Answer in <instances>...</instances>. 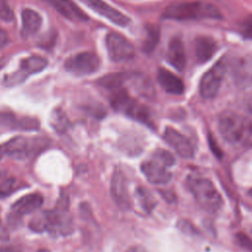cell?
Instances as JSON below:
<instances>
[{
	"instance_id": "obj_3",
	"label": "cell",
	"mask_w": 252,
	"mask_h": 252,
	"mask_svg": "<svg viewBox=\"0 0 252 252\" xmlns=\"http://www.w3.org/2000/svg\"><path fill=\"white\" fill-rule=\"evenodd\" d=\"M186 184L197 204L208 213L215 214L222 207V198L214 183L205 177L191 175Z\"/></svg>"
},
{
	"instance_id": "obj_31",
	"label": "cell",
	"mask_w": 252,
	"mask_h": 252,
	"mask_svg": "<svg viewBox=\"0 0 252 252\" xmlns=\"http://www.w3.org/2000/svg\"><path fill=\"white\" fill-rule=\"evenodd\" d=\"M177 225L180 228V230H182L184 233H190V234L197 233V229L194 227V225L186 220H180Z\"/></svg>"
},
{
	"instance_id": "obj_1",
	"label": "cell",
	"mask_w": 252,
	"mask_h": 252,
	"mask_svg": "<svg viewBox=\"0 0 252 252\" xmlns=\"http://www.w3.org/2000/svg\"><path fill=\"white\" fill-rule=\"evenodd\" d=\"M218 129L221 137L231 145L252 147V121L234 111H222L218 118Z\"/></svg>"
},
{
	"instance_id": "obj_34",
	"label": "cell",
	"mask_w": 252,
	"mask_h": 252,
	"mask_svg": "<svg viewBox=\"0 0 252 252\" xmlns=\"http://www.w3.org/2000/svg\"><path fill=\"white\" fill-rule=\"evenodd\" d=\"M126 252H148V251L141 246H133V247H130Z\"/></svg>"
},
{
	"instance_id": "obj_29",
	"label": "cell",
	"mask_w": 252,
	"mask_h": 252,
	"mask_svg": "<svg viewBox=\"0 0 252 252\" xmlns=\"http://www.w3.org/2000/svg\"><path fill=\"white\" fill-rule=\"evenodd\" d=\"M236 241L247 252H252V238H250L244 233H237Z\"/></svg>"
},
{
	"instance_id": "obj_15",
	"label": "cell",
	"mask_w": 252,
	"mask_h": 252,
	"mask_svg": "<svg viewBox=\"0 0 252 252\" xmlns=\"http://www.w3.org/2000/svg\"><path fill=\"white\" fill-rule=\"evenodd\" d=\"M43 204V197L39 193H32L18 199L11 207L14 215L20 217L34 213Z\"/></svg>"
},
{
	"instance_id": "obj_25",
	"label": "cell",
	"mask_w": 252,
	"mask_h": 252,
	"mask_svg": "<svg viewBox=\"0 0 252 252\" xmlns=\"http://www.w3.org/2000/svg\"><path fill=\"white\" fill-rule=\"evenodd\" d=\"M20 118L9 111H0V127L18 130Z\"/></svg>"
},
{
	"instance_id": "obj_6",
	"label": "cell",
	"mask_w": 252,
	"mask_h": 252,
	"mask_svg": "<svg viewBox=\"0 0 252 252\" xmlns=\"http://www.w3.org/2000/svg\"><path fill=\"white\" fill-rule=\"evenodd\" d=\"M42 145L40 141L32 140L24 136L14 137L0 144V154L12 157L18 159H24L35 153Z\"/></svg>"
},
{
	"instance_id": "obj_33",
	"label": "cell",
	"mask_w": 252,
	"mask_h": 252,
	"mask_svg": "<svg viewBox=\"0 0 252 252\" xmlns=\"http://www.w3.org/2000/svg\"><path fill=\"white\" fill-rule=\"evenodd\" d=\"M0 252H19V250L14 246H1Z\"/></svg>"
},
{
	"instance_id": "obj_30",
	"label": "cell",
	"mask_w": 252,
	"mask_h": 252,
	"mask_svg": "<svg viewBox=\"0 0 252 252\" xmlns=\"http://www.w3.org/2000/svg\"><path fill=\"white\" fill-rule=\"evenodd\" d=\"M241 32L245 38L252 39V16L248 17L242 24Z\"/></svg>"
},
{
	"instance_id": "obj_2",
	"label": "cell",
	"mask_w": 252,
	"mask_h": 252,
	"mask_svg": "<svg viewBox=\"0 0 252 252\" xmlns=\"http://www.w3.org/2000/svg\"><path fill=\"white\" fill-rule=\"evenodd\" d=\"M162 18L174 21L217 20L221 18V14L216 6L210 3L194 1L168 6L163 12Z\"/></svg>"
},
{
	"instance_id": "obj_21",
	"label": "cell",
	"mask_w": 252,
	"mask_h": 252,
	"mask_svg": "<svg viewBox=\"0 0 252 252\" xmlns=\"http://www.w3.org/2000/svg\"><path fill=\"white\" fill-rule=\"evenodd\" d=\"M127 76L126 74L123 73H111V74H107L103 77H101L98 81L97 84L107 90L113 91L115 89H119L122 88L123 84L126 82L127 80Z\"/></svg>"
},
{
	"instance_id": "obj_7",
	"label": "cell",
	"mask_w": 252,
	"mask_h": 252,
	"mask_svg": "<svg viewBox=\"0 0 252 252\" xmlns=\"http://www.w3.org/2000/svg\"><path fill=\"white\" fill-rule=\"evenodd\" d=\"M100 66V60L98 56L90 51L80 52L69 57L64 64V68L76 75V76H87L97 71Z\"/></svg>"
},
{
	"instance_id": "obj_12",
	"label": "cell",
	"mask_w": 252,
	"mask_h": 252,
	"mask_svg": "<svg viewBox=\"0 0 252 252\" xmlns=\"http://www.w3.org/2000/svg\"><path fill=\"white\" fill-rule=\"evenodd\" d=\"M231 76L235 86L247 89L252 86V56L245 54L239 56L233 63Z\"/></svg>"
},
{
	"instance_id": "obj_4",
	"label": "cell",
	"mask_w": 252,
	"mask_h": 252,
	"mask_svg": "<svg viewBox=\"0 0 252 252\" xmlns=\"http://www.w3.org/2000/svg\"><path fill=\"white\" fill-rule=\"evenodd\" d=\"M111 92L109 101L114 110L121 112L141 123L148 125L152 123L149 108L131 97L125 89L119 88Z\"/></svg>"
},
{
	"instance_id": "obj_9",
	"label": "cell",
	"mask_w": 252,
	"mask_h": 252,
	"mask_svg": "<svg viewBox=\"0 0 252 252\" xmlns=\"http://www.w3.org/2000/svg\"><path fill=\"white\" fill-rule=\"evenodd\" d=\"M46 66L47 61L41 56L32 55L27 57L21 62L20 67L16 72L5 77L4 85L7 87L19 85L24 82L30 75L42 71Z\"/></svg>"
},
{
	"instance_id": "obj_13",
	"label": "cell",
	"mask_w": 252,
	"mask_h": 252,
	"mask_svg": "<svg viewBox=\"0 0 252 252\" xmlns=\"http://www.w3.org/2000/svg\"><path fill=\"white\" fill-rule=\"evenodd\" d=\"M86 6L91 8L96 14L104 17L108 21L112 22L113 24L119 27H126L130 23V19L121 13L120 11L116 10L112 6L108 5L102 0H80Z\"/></svg>"
},
{
	"instance_id": "obj_26",
	"label": "cell",
	"mask_w": 252,
	"mask_h": 252,
	"mask_svg": "<svg viewBox=\"0 0 252 252\" xmlns=\"http://www.w3.org/2000/svg\"><path fill=\"white\" fill-rule=\"evenodd\" d=\"M137 193H139V197H140V201H141V204L143 206V208L145 210H151L154 208V199L153 197L151 196V194L149 193V191L145 188H142L140 187L138 190H137Z\"/></svg>"
},
{
	"instance_id": "obj_19",
	"label": "cell",
	"mask_w": 252,
	"mask_h": 252,
	"mask_svg": "<svg viewBox=\"0 0 252 252\" xmlns=\"http://www.w3.org/2000/svg\"><path fill=\"white\" fill-rule=\"evenodd\" d=\"M41 22L38 13L32 9H24L22 11V36L28 38L35 34L41 26Z\"/></svg>"
},
{
	"instance_id": "obj_27",
	"label": "cell",
	"mask_w": 252,
	"mask_h": 252,
	"mask_svg": "<svg viewBox=\"0 0 252 252\" xmlns=\"http://www.w3.org/2000/svg\"><path fill=\"white\" fill-rule=\"evenodd\" d=\"M153 156L163 161L166 165L171 167L175 163V158L173 157L172 154H170L168 151L163 150V149H158L154 152Z\"/></svg>"
},
{
	"instance_id": "obj_36",
	"label": "cell",
	"mask_w": 252,
	"mask_h": 252,
	"mask_svg": "<svg viewBox=\"0 0 252 252\" xmlns=\"http://www.w3.org/2000/svg\"><path fill=\"white\" fill-rule=\"evenodd\" d=\"M250 195H251V197H252V189L250 190Z\"/></svg>"
},
{
	"instance_id": "obj_16",
	"label": "cell",
	"mask_w": 252,
	"mask_h": 252,
	"mask_svg": "<svg viewBox=\"0 0 252 252\" xmlns=\"http://www.w3.org/2000/svg\"><path fill=\"white\" fill-rule=\"evenodd\" d=\"M63 17L76 22H85L88 16L72 0H44Z\"/></svg>"
},
{
	"instance_id": "obj_35",
	"label": "cell",
	"mask_w": 252,
	"mask_h": 252,
	"mask_svg": "<svg viewBox=\"0 0 252 252\" xmlns=\"http://www.w3.org/2000/svg\"><path fill=\"white\" fill-rule=\"evenodd\" d=\"M36 252H50V250H48V249H46V248H42V249L37 250Z\"/></svg>"
},
{
	"instance_id": "obj_18",
	"label": "cell",
	"mask_w": 252,
	"mask_h": 252,
	"mask_svg": "<svg viewBox=\"0 0 252 252\" xmlns=\"http://www.w3.org/2000/svg\"><path fill=\"white\" fill-rule=\"evenodd\" d=\"M158 81L161 88L171 94H182L184 93L183 82L172 72L160 68L158 71Z\"/></svg>"
},
{
	"instance_id": "obj_32",
	"label": "cell",
	"mask_w": 252,
	"mask_h": 252,
	"mask_svg": "<svg viewBox=\"0 0 252 252\" xmlns=\"http://www.w3.org/2000/svg\"><path fill=\"white\" fill-rule=\"evenodd\" d=\"M7 42H8V35L5 32V31L0 29V47L5 46Z\"/></svg>"
},
{
	"instance_id": "obj_24",
	"label": "cell",
	"mask_w": 252,
	"mask_h": 252,
	"mask_svg": "<svg viewBox=\"0 0 252 252\" xmlns=\"http://www.w3.org/2000/svg\"><path fill=\"white\" fill-rule=\"evenodd\" d=\"M26 187H28L27 184L15 177L7 178L0 183V199L7 198L11 196L14 192Z\"/></svg>"
},
{
	"instance_id": "obj_20",
	"label": "cell",
	"mask_w": 252,
	"mask_h": 252,
	"mask_svg": "<svg viewBox=\"0 0 252 252\" xmlns=\"http://www.w3.org/2000/svg\"><path fill=\"white\" fill-rule=\"evenodd\" d=\"M217 51V42L209 36H199L195 40V55L199 63L209 61Z\"/></svg>"
},
{
	"instance_id": "obj_23",
	"label": "cell",
	"mask_w": 252,
	"mask_h": 252,
	"mask_svg": "<svg viewBox=\"0 0 252 252\" xmlns=\"http://www.w3.org/2000/svg\"><path fill=\"white\" fill-rule=\"evenodd\" d=\"M50 125L59 134L64 133L69 127V120L65 112L60 108H55L50 115Z\"/></svg>"
},
{
	"instance_id": "obj_8",
	"label": "cell",
	"mask_w": 252,
	"mask_h": 252,
	"mask_svg": "<svg viewBox=\"0 0 252 252\" xmlns=\"http://www.w3.org/2000/svg\"><path fill=\"white\" fill-rule=\"evenodd\" d=\"M105 44L108 56L113 62H124L134 57V45L118 32H108L105 37Z\"/></svg>"
},
{
	"instance_id": "obj_17",
	"label": "cell",
	"mask_w": 252,
	"mask_h": 252,
	"mask_svg": "<svg viewBox=\"0 0 252 252\" xmlns=\"http://www.w3.org/2000/svg\"><path fill=\"white\" fill-rule=\"evenodd\" d=\"M166 60L177 71H183L186 66V52L182 40L173 37L167 47Z\"/></svg>"
},
{
	"instance_id": "obj_28",
	"label": "cell",
	"mask_w": 252,
	"mask_h": 252,
	"mask_svg": "<svg viewBox=\"0 0 252 252\" xmlns=\"http://www.w3.org/2000/svg\"><path fill=\"white\" fill-rule=\"evenodd\" d=\"M0 18L5 22H10L14 18V14L6 0H0Z\"/></svg>"
},
{
	"instance_id": "obj_5",
	"label": "cell",
	"mask_w": 252,
	"mask_h": 252,
	"mask_svg": "<svg viewBox=\"0 0 252 252\" xmlns=\"http://www.w3.org/2000/svg\"><path fill=\"white\" fill-rule=\"evenodd\" d=\"M226 70L227 61L221 58L203 75L199 85L200 94L203 98L211 99L218 94Z\"/></svg>"
},
{
	"instance_id": "obj_14",
	"label": "cell",
	"mask_w": 252,
	"mask_h": 252,
	"mask_svg": "<svg viewBox=\"0 0 252 252\" xmlns=\"http://www.w3.org/2000/svg\"><path fill=\"white\" fill-rule=\"evenodd\" d=\"M163 139L180 157L184 158H192L194 157L192 143L174 128L166 127L163 132Z\"/></svg>"
},
{
	"instance_id": "obj_10",
	"label": "cell",
	"mask_w": 252,
	"mask_h": 252,
	"mask_svg": "<svg viewBox=\"0 0 252 252\" xmlns=\"http://www.w3.org/2000/svg\"><path fill=\"white\" fill-rule=\"evenodd\" d=\"M168 168L170 167L155 156L141 164L142 173L150 183L155 185H164L170 181L171 172Z\"/></svg>"
},
{
	"instance_id": "obj_11",
	"label": "cell",
	"mask_w": 252,
	"mask_h": 252,
	"mask_svg": "<svg viewBox=\"0 0 252 252\" xmlns=\"http://www.w3.org/2000/svg\"><path fill=\"white\" fill-rule=\"evenodd\" d=\"M110 193L115 204L119 208L123 210L130 208L131 202L128 191V181L123 171L119 168H116L113 171L110 181Z\"/></svg>"
},
{
	"instance_id": "obj_22",
	"label": "cell",
	"mask_w": 252,
	"mask_h": 252,
	"mask_svg": "<svg viewBox=\"0 0 252 252\" xmlns=\"http://www.w3.org/2000/svg\"><path fill=\"white\" fill-rule=\"evenodd\" d=\"M159 40V29L157 26H148L146 28V36L144 38L142 49L145 53H151L155 50Z\"/></svg>"
}]
</instances>
